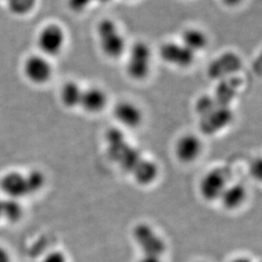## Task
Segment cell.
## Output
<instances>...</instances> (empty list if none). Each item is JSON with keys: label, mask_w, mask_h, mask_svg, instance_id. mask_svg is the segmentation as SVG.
<instances>
[{"label": "cell", "mask_w": 262, "mask_h": 262, "mask_svg": "<svg viewBox=\"0 0 262 262\" xmlns=\"http://www.w3.org/2000/svg\"><path fill=\"white\" fill-rule=\"evenodd\" d=\"M96 37L100 51L110 59L122 57L128 48L122 30L112 19H101L98 23L96 26Z\"/></svg>", "instance_id": "6da1fadb"}, {"label": "cell", "mask_w": 262, "mask_h": 262, "mask_svg": "<svg viewBox=\"0 0 262 262\" xmlns=\"http://www.w3.org/2000/svg\"><path fill=\"white\" fill-rule=\"evenodd\" d=\"M125 72L131 80L144 81L151 71L152 54L148 43L136 41L127 48Z\"/></svg>", "instance_id": "7a4b0ae2"}, {"label": "cell", "mask_w": 262, "mask_h": 262, "mask_svg": "<svg viewBox=\"0 0 262 262\" xmlns=\"http://www.w3.org/2000/svg\"><path fill=\"white\" fill-rule=\"evenodd\" d=\"M66 43V30L57 24H49L38 33V48L41 55L47 57L59 55L64 49Z\"/></svg>", "instance_id": "3957f363"}, {"label": "cell", "mask_w": 262, "mask_h": 262, "mask_svg": "<svg viewBox=\"0 0 262 262\" xmlns=\"http://www.w3.org/2000/svg\"><path fill=\"white\" fill-rule=\"evenodd\" d=\"M133 238L143 254L161 256L165 252V242L150 225L147 224L136 225L133 229Z\"/></svg>", "instance_id": "277c9868"}, {"label": "cell", "mask_w": 262, "mask_h": 262, "mask_svg": "<svg viewBox=\"0 0 262 262\" xmlns=\"http://www.w3.org/2000/svg\"><path fill=\"white\" fill-rule=\"evenodd\" d=\"M159 56L168 66L186 69L193 64L196 56L181 42L168 41L159 48Z\"/></svg>", "instance_id": "5b68a950"}, {"label": "cell", "mask_w": 262, "mask_h": 262, "mask_svg": "<svg viewBox=\"0 0 262 262\" xmlns=\"http://www.w3.org/2000/svg\"><path fill=\"white\" fill-rule=\"evenodd\" d=\"M24 73L29 82L34 84H45L54 74V68L47 56L31 55L24 63Z\"/></svg>", "instance_id": "8992f818"}, {"label": "cell", "mask_w": 262, "mask_h": 262, "mask_svg": "<svg viewBox=\"0 0 262 262\" xmlns=\"http://www.w3.org/2000/svg\"><path fill=\"white\" fill-rule=\"evenodd\" d=\"M227 185L228 175L225 169H212L207 172L201 180L199 190L204 199L208 201H215L220 200Z\"/></svg>", "instance_id": "52a82bcc"}, {"label": "cell", "mask_w": 262, "mask_h": 262, "mask_svg": "<svg viewBox=\"0 0 262 262\" xmlns=\"http://www.w3.org/2000/svg\"><path fill=\"white\" fill-rule=\"evenodd\" d=\"M116 121L123 127L134 129L141 125L144 114L138 104L130 100H122L115 105L113 110Z\"/></svg>", "instance_id": "ba28073f"}, {"label": "cell", "mask_w": 262, "mask_h": 262, "mask_svg": "<svg viewBox=\"0 0 262 262\" xmlns=\"http://www.w3.org/2000/svg\"><path fill=\"white\" fill-rule=\"evenodd\" d=\"M0 189L11 199L19 200L29 195L26 175L18 171H11L3 175L0 180Z\"/></svg>", "instance_id": "9c48e42d"}, {"label": "cell", "mask_w": 262, "mask_h": 262, "mask_svg": "<svg viewBox=\"0 0 262 262\" xmlns=\"http://www.w3.org/2000/svg\"><path fill=\"white\" fill-rule=\"evenodd\" d=\"M202 149L203 145L200 138L195 134L187 133L179 138L175 146V152L180 161L190 163L199 158Z\"/></svg>", "instance_id": "30bf717a"}, {"label": "cell", "mask_w": 262, "mask_h": 262, "mask_svg": "<svg viewBox=\"0 0 262 262\" xmlns=\"http://www.w3.org/2000/svg\"><path fill=\"white\" fill-rule=\"evenodd\" d=\"M108 104V95L103 89L99 86H90L83 90L80 106L84 112L99 114Z\"/></svg>", "instance_id": "8fae6325"}, {"label": "cell", "mask_w": 262, "mask_h": 262, "mask_svg": "<svg viewBox=\"0 0 262 262\" xmlns=\"http://www.w3.org/2000/svg\"><path fill=\"white\" fill-rule=\"evenodd\" d=\"M180 42L196 56V54L203 52L208 47L209 38L202 29L189 28L184 30Z\"/></svg>", "instance_id": "7c38bea8"}, {"label": "cell", "mask_w": 262, "mask_h": 262, "mask_svg": "<svg viewBox=\"0 0 262 262\" xmlns=\"http://www.w3.org/2000/svg\"><path fill=\"white\" fill-rule=\"evenodd\" d=\"M247 198V189L240 183L228 184L220 198L223 206L227 210H236L242 206Z\"/></svg>", "instance_id": "4fadbf2b"}, {"label": "cell", "mask_w": 262, "mask_h": 262, "mask_svg": "<svg viewBox=\"0 0 262 262\" xmlns=\"http://www.w3.org/2000/svg\"><path fill=\"white\" fill-rule=\"evenodd\" d=\"M135 181L142 186H148L154 183L159 176L158 165L150 160L140 159L131 170Z\"/></svg>", "instance_id": "5bb4252c"}, {"label": "cell", "mask_w": 262, "mask_h": 262, "mask_svg": "<svg viewBox=\"0 0 262 262\" xmlns=\"http://www.w3.org/2000/svg\"><path fill=\"white\" fill-rule=\"evenodd\" d=\"M83 88L74 81H68L60 89L59 98L66 108L73 109L80 106Z\"/></svg>", "instance_id": "9a60e30c"}, {"label": "cell", "mask_w": 262, "mask_h": 262, "mask_svg": "<svg viewBox=\"0 0 262 262\" xmlns=\"http://www.w3.org/2000/svg\"><path fill=\"white\" fill-rule=\"evenodd\" d=\"M206 119L202 122V127L207 133L221 130L230 121V115L225 111H210L204 115Z\"/></svg>", "instance_id": "2e32d148"}, {"label": "cell", "mask_w": 262, "mask_h": 262, "mask_svg": "<svg viewBox=\"0 0 262 262\" xmlns=\"http://www.w3.org/2000/svg\"><path fill=\"white\" fill-rule=\"evenodd\" d=\"M23 207L19 200L7 198L4 201H1V214L2 219H5L11 224H16L23 217Z\"/></svg>", "instance_id": "e0dca14e"}, {"label": "cell", "mask_w": 262, "mask_h": 262, "mask_svg": "<svg viewBox=\"0 0 262 262\" xmlns=\"http://www.w3.org/2000/svg\"><path fill=\"white\" fill-rule=\"evenodd\" d=\"M10 12L16 16H26L37 5V0H6Z\"/></svg>", "instance_id": "ac0fdd59"}, {"label": "cell", "mask_w": 262, "mask_h": 262, "mask_svg": "<svg viewBox=\"0 0 262 262\" xmlns=\"http://www.w3.org/2000/svg\"><path fill=\"white\" fill-rule=\"evenodd\" d=\"M28 183V192L33 194L38 192L45 185V176L39 170H32L26 175Z\"/></svg>", "instance_id": "d6986e66"}, {"label": "cell", "mask_w": 262, "mask_h": 262, "mask_svg": "<svg viewBox=\"0 0 262 262\" xmlns=\"http://www.w3.org/2000/svg\"><path fill=\"white\" fill-rule=\"evenodd\" d=\"M39 262H67L66 254L58 251H55L52 253H48L42 260Z\"/></svg>", "instance_id": "ffe728a7"}, {"label": "cell", "mask_w": 262, "mask_h": 262, "mask_svg": "<svg viewBox=\"0 0 262 262\" xmlns=\"http://www.w3.org/2000/svg\"><path fill=\"white\" fill-rule=\"evenodd\" d=\"M92 0H69L70 8L75 12L84 11Z\"/></svg>", "instance_id": "44dd1931"}, {"label": "cell", "mask_w": 262, "mask_h": 262, "mask_svg": "<svg viewBox=\"0 0 262 262\" xmlns=\"http://www.w3.org/2000/svg\"><path fill=\"white\" fill-rule=\"evenodd\" d=\"M0 262H12L9 252L2 246H0Z\"/></svg>", "instance_id": "7402d4cb"}, {"label": "cell", "mask_w": 262, "mask_h": 262, "mask_svg": "<svg viewBox=\"0 0 262 262\" xmlns=\"http://www.w3.org/2000/svg\"><path fill=\"white\" fill-rule=\"evenodd\" d=\"M139 262H162V260H161V256L143 254Z\"/></svg>", "instance_id": "603a6c76"}, {"label": "cell", "mask_w": 262, "mask_h": 262, "mask_svg": "<svg viewBox=\"0 0 262 262\" xmlns=\"http://www.w3.org/2000/svg\"><path fill=\"white\" fill-rule=\"evenodd\" d=\"M222 1H223V3L225 4V6L230 7V8L237 7L243 2V0H222Z\"/></svg>", "instance_id": "cb8c5ba5"}, {"label": "cell", "mask_w": 262, "mask_h": 262, "mask_svg": "<svg viewBox=\"0 0 262 262\" xmlns=\"http://www.w3.org/2000/svg\"><path fill=\"white\" fill-rule=\"evenodd\" d=\"M229 262H252V260L250 258H248V257L240 256V257H236V258L230 260Z\"/></svg>", "instance_id": "d4e9b609"}, {"label": "cell", "mask_w": 262, "mask_h": 262, "mask_svg": "<svg viewBox=\"0 0 262 262\" xmlns=\"http://www.w3.org/2000/svg\"><path fill=\"white\" fill-rule=\"evenodd\" d=\"M2 219V214H1V201H0V220Z\"/></svg>", "instance_id": "484cf974"}]
</instances>
